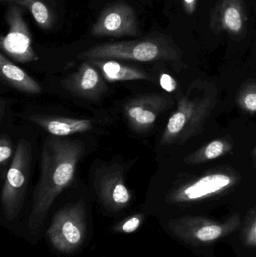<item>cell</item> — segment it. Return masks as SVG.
Wrapping results in <instances>:
<instances>
[{
    "label": "cell",
    "instance_id": "obj_26",
    "mask_svg": "<svg viewBox=\"0 0 256 257\" xmlns=\"http://www.w3.org/2000/svg\"><path fill=\"white\" fill-rule=\"evenodd\" d=\"M254 155H255V162H256V149H255V153H254Z\"/></svg>",
    "mask_w": 256,
    "mask_h": 257
},
{
    "label": "cell",
    "instance_id": "obj_8",
    "mask_svg": "<svg viewBox=\"0 0 256 257\" xmlns=\"http://www.w3.org/2000/svg\"><path fill=\"white\" fill-rule=\"evenodd\" d=\"M9 31L0 39V48L9 57L20 63L39 60L32 45V37L28 26L18 6L10 5L5 17Z\"/></svg>",
    "mask_w": 256,
    "mask_h": 257
},
{
    "label": "cell",
    "instance_id": "obj_2",
    "mask_svg": "<svg viewBox=\"0 0 256 257\" xmlns=\"http://www.w3.org/2000/svg\"><path fill=\"white\" fill-rule=\"evenodd\" d=\"M217 96L213 84L205 81L192 83L186 94L177 99V110L167 123L161 137V145H183L200 134L216 106Z\"/></svg>",
    "mask_w": 256,
    "mask_h": 257
},
{
    "label": "cell",
    "instance_id": "obj_25",
    "mask_svg": "<svg viewBox=\"0 0 256 257\" xmlns=\"http://www.w3.org/2000/svg\"><path fill=\"white\" fill-rule=\"evenodd\" d=\"M0 117H1V119H3V116H4V100L3 99H1V102H0Z\"/></svg>",
    "mask_w": 256,
    "mask_h": 257
},
{
    "label": "cell",
    "instance_id": "obj_14",
    "mask_svg": "<svg viewBox=\"0 0 256 257\" xmlns=\"http://www.w3.org/2000/svg\"><path fill=\"white\" fill-rule=\"evenodd\" d=\"M35 124L49 134L57 137L72 136L77 133H86L94 127L95 122L87 119L57 117L50 115H31L29 117Z\"/></svg>",
    "mask_w": 256,
    "mask_h": 257
},
{
    "label": "cell",
    "instance_id": "obj_17",
    "mask_svg": "<svg viewBox=\"0 0 256 257\" xmlns=\"http://www.w3.org/2000/svg\"><path fill=\"white\" fill-rule=\"evenodd\" d=\"M232 149L233 142L231 139L227 138L215 139L187 156L184 159V163L189 165L206 163L229 154Z\"/></svg>",
    "mask_w": 256,
    "mask_h": 257
},
{
    "label": "cell",
    "instance_id": "obj_21",
    "mask_svg": "<svg viewBox=\"0 0 256 257\" xmlns=\"http://www.w3.org/2000/svg\"><path fill=\"white\" fill-rule=\"evenodd\" d=\"M13 144L8 136H2L0 139V165H1L2 178L4 176V171L9 166V161L15 156Z\"/></svg>",
    "mask_w": 256,
    "mask_h": 257
},
{
    "label": "cell",
    "instance_id": "obj_1",
    "mask_svg": "<svg viewBox=\"0 0 256 257\" xmlns=\"http://www.w3.org/2000/svg\"><path fill=\"white\" fill-rule=\"evenodd\" d=\"M85 152L80 140L50 136L41 154L40 175L33 192V205L29 228L39 232L57 196L73 181L75 171Z\"/></svg>",
    "mask_w": 256,
    "mask_h": 257
},
{
    "label": "cell",
    "instance_id": "obj_5",
    "mask_svg": "<svg viewBox=\"0 0 256 257\" xmlns=\"http://www.w3.org/2000/svg\"><path fill=\"white\" fill-rule=\"evenodd\" d=\"M240 216L237 213L223 221L204 217L185 216L170 220L168 228L180 241L199 247L231 235L240 227Z\"/></svg>",
    "mask_w": 256,
    "mask_h": 257
},
{
    "label": "cell",
    "instance_id": "obj_18",
    "mask_svg": "<svg viewBox=\"0 0 256 257\" xmlns=\"http://www.w3.org/2000/svg\"><path fill=\"white\" fill-rule=\"evenodd\" d=\"M2 3L23 6L28 9L41 28L49 30L54 24V14L44 0H1Z\"/></svg>",
    "mask_w": 256,
    "mask_h": 257
},
{
    "label": "cell",
    "instance_id": "obj_3",
    "mask_svg": "<svg viewBox=\"0 0 256 257\" xmlns=\"http://www.w3.org/2000/svg\"><path fill=\"white\" fill-rule=\"evenodd\" d=\"M81 60H123L138 62L168 60L177 62L181 53L169 38L164 35H149L135 40L108 42L95 45L80 53Z\"/></svg>",
    "mask_w": 256,
    "mask_h": 257
},
{
    "label": "cell",
    "instance_id": "obj_13",
    "mask_svg": "<svg viewBox=\"0 0 256 257\" xmlns=\"http://www.w3.org/2000/svg\"><path fill=\"white\" fill-rule=\"evenodd\" d=\"M246 18L243 0H219L210 16V28L217 34L227 32L231 36H243Z\"/></svg>",
    "mask_w": 256,
    "mask_h": 257
},
{
    "label": "cell",
    "instance_id": "obj_15",
    "mask_svg": "<svg viewBox=\"0 0 256 257\" xmlns=\"http://www.w3.org/2000/svg\"><path fill=\"white\" fill-rule=\"evenodd\" d=\"M93 66L99 69L104 78L110 82L115 81H153L151 75L136 66L120 63L116 60H90Z\"/></svg>",
    "mask_w": 256,
    "mask_h": 257
},
{
    "label": "cell",
    "instance_id": "obj_6",
    "mask_svg": "<svg viewBox=\"0 0 256 257\" xmlns=\"http://www.w3.org/2000/svg\"><path fill=\"white\" fill-rule=\"evenodd\" d=\"M87 234V212L85 203L81 199L57 211L47 235L53 247L63 253L78 250Z\"/></svg>",
    "mask_w": 256,
    "mask_h": 257
},
{
    "label": "cell",
    "instance_id": "obj_9",
    "mask_svg": "<svg viewBox=\"0 0 256 257\" xmlns=\"http://www.w3.org/2000/svg\"><path fill=\"white\" fill-rule=\"evenodd\" d=\"M94 187L99 201L108 211H121L132 201V193L125 183L123 169L118 165L101 168L95 177Z\"/></svg>",
    "mask_w": 256,
    "mask_h": 257
},
{
    "label": "cell",
    "instance_id": "obj_12",
    "mask_svg": "<svg viewBox=\"0 0 256 257\" xmlns=\"http://www.w3.org/2000/svg\"><path fill=\"white\" fill-rule=\"evenodd\" d=\"M65 90L88 100L99 99L105 90V84L99 71L89 61L81 63L78 70L62 81Z\"/></svg>",
    "mask_w": 256,
    "mask_h": 257
},
{
    "label": "cell",
    "instance_id": "obj_24",
    "mask_svg": "<svg viewBox=\"0 0 256 257\" xmlns=\"http://www.w3.org/2000/svg\"><path fill=\"white\" fill-rule=\"evenodd\" d=\"M197 0H183V6L188 14L193 13L196 6Z\"/></svg>",
    "mask_w": 256,
    "mask_h": 257
},
{
    "label": "cell",
    "instance_id": "obj_22",
    "mask_svg": "<svg viewBox=\"0 0 256 257\" xmlns=\"http://www.w3.org/2000/svg\"><path fill=\"white\" fill-rule=\"evenodd\" d=\"M143 220H144L143 214H137L132 215L118 223L114 228V230L120 233H132L141 226Z\"/></svg>",
    "mask_w": 256,
    "mask_h": 257
},
{
    "label": "cell",
    "instance_id": "obj_20",
    "mask_svg": "<svg viewBox=\"0 0 256 257\" xmlns=\"http://www.w3.org/2000/svg\"><path fill=\"white\" fill-rule=\"evenodd\" d=\"M240 240L245 247H256V210L246 216L240 231Z\"/></svg>",
    "mask_w": 256,
    "mask_h": 257
},
{
    "label": "cell",
    "instance_id": "obj_10",
    "mask_svg": "<svg viewBox=\"0 0 256 257\" xmlns=\"http://www.w3.org/2000/svg\"><path fill=\"white\" fill-rule=\"evenodd\" d=\"M91 33L96 37L141 36L135 10L123 3H114L104 9L93 25Z\"/></svg>",
    "mask_w": 256,
    "mask_h": 257
},
{
    "label": "cell",
    "instance_id": "obj_7",
    "mask_svg": "<svg viewBox=\"0 0 256 257\" xmlns=\"http://www.w3.org/2000/svg\"><path fill=\"white\" fill-rule=\"evenodd\" d=\"M237 176L229 171L209 172L174 189L167 196L169 203H188L220 194L234 187Z\"/></svg>",
    "mask_w": 256,
    "mask_h": 257
},
{
    "label": "cell",
    "instance_id": "obj_4",
    "mask_svg": "<svg viewBox=\"0 0 256 257\" xmlns=\"http://www.w3.org/2000/svg\"><path fill=\"white\" fill-rule=\"evenodd\" d=\"M32 161L31 143L21 139L17 145L2 190L3 213L9 221L15 220L22 209L31 175Z\"/></svg>",
    "mask_w": 256,
    "mask_h": 257
},
{
    "label": "cell",
    "instance_id": "obj_11",
    "mask_svg": "<svg viewBox=\"0 0 256 257\" xmlns=\"http://www.w3.org/2000/svg\"><path fill=\"white\" fill-rule=\"evenodd\" d=\"M172 105L171 99L166 96L147 93L129 99L123 106V112L132 130L144 133L153 127L159 116Z\"/></svg>",
    "mask_w": 256,
    "mask_h": 257
},
{
    "label": "cell",
    "instance_id": "obj_19",
    "mask_svg": "<svg viewBox=\"0 0 256 257\" xmlns=\"http://www.w3.org/2000/svg\"><path fill=\"white\" fill-rule=\"evenodd\" d=\"M236 101L243 111L256 113V80L246 81L241 86L237 92Z\"/></svg>",
    "mask_w": 256,
    "mask_h": 257
},
{
    "label": "cell",
    "instance_id": "obj_23",
    "mask_svg": "<svg viewBox=\"0 0 256 257\" xmlns=\"http://www.w3.org/2000/svg\"><path fill=\"white\" fill-rule=\"evenodd\" d=\"M159 83H160L161 87L168 93H171L177 89V82L174 78L168 74H162L159 78Z\"/></svg>",
    "mask_w": 256,
    "mask_h": 257
},
{
    "label": "cell",
    "instance_id": "obj_16",
    "mask_svg": "<svg viewBox=\"0 0 256 257\" xmlns=\"http://www.w3.org/2000/svg\"><path fill=\"white\" fill-rule=\"evenodd\" d=\"M0 75L6 84L23 93L33 95L42 93L40 84L9 60L3 53L0 54Z\"/></svg>",
    "mask_w": 256,
    "mask_h": 257
}]
</instances>
